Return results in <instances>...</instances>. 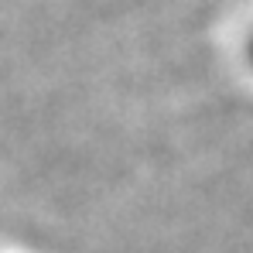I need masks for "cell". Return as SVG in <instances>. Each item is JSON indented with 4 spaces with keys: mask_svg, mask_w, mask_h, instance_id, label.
<instances>
[{
    "mask_svg": "<svg viewBox=\"0 0 253 253\" xmlns=\"http://www.w3.org/2000/svg\"><path fill=\"white\" fill-rule=\"evenodd\" d=\"M247 58H250V65H253V35H250V42H247Z\"/></svg>",
    "mask_w": 253,
    "mask_h": 253,
    "instance_id": "cell-1",
    "label": "cell"
}]
</instances>
